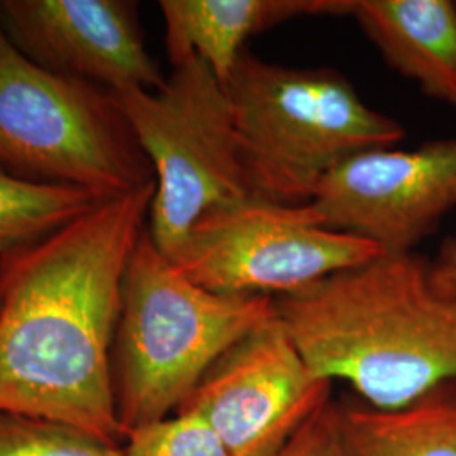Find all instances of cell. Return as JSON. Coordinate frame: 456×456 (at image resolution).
<instances>
[{
	"instance_id": "cell-4",
	"label": "cell",
	"mask_w": 456,
	"mask_h": 456,
	"mask_svg": "<svg viewBox=\"0 0 456 456\" xmlns=\"http://www.w3.org/2000/svg\"><path fill=\"white\" fill-rule=\"evenodd\" d=\"M224 86L252 191L265 201L306 205L333 167L406 135L333 68L277 65L245 49Z\"/></svg>"
},
{
	"instance_id": "cell-7",
	"label": "cell",
	"mask_w": 456,
	"mask_h": 456,
	"mask_svg": "<svg viewBox=\"0 0 456 456\" xmlns=\"http://www.w3.org/2000/svg\"><path fill=\"white\" fill-rule=\"evenodd\" d=\"M379 254L369 240L325 227L310 203L252 198L201 216L171 262L213 293L277 297Z\"/></svg>"
},
{
	"instance_id": "cell-17",
	"label": "cell",
	"mask_w": 456,
	"mask_h": 456,
	"mask_svg": "<svg viewBox=\"0 0 456 456\" xmlns=\"http://www.w3.org/2000/svg\"><path fill=\"white\" fill-rule=\"evenodd\" d=\"M276 456H352L340 429L338 403L330 399Z\"/></svg>"
},
{
	"instance_id": "cell-14",
	"label": "cell",
	"mask_w": 456,
	"mask_h": 456,
	"mask_svg": "<svg viewBox=\"0 0 456 456\" xmlns=\"http://www.w3.org/2000/svg\"><path fill=\"white\" fill-rule=\"evenodd\" d=\"M100 203L85 190L26 180L0 167V259L48 239Z\"/></svg>"
},
{
	"instance_id": "cell-8",
	"label": "cell",
	"mask_w": 456,
	"mask_h": 456,
	"mask_svg": "<svg viewBox=\"0 0 456 456\" xmlns=\"http://www.w3.org/2000/svg\"><path fill=\"white\" fill-rule=\"evenodd\" d=\"M331 386L311 372L276 314L216 360L175 414L208 424L228 456H276L331 399Z\"/></svg>"
},
{
	"instance_id": "cell-2",
	"label": "cell",
	"mask_w": 456,
	"mask_h": 456,
	"mask_svg": "<svg viewBox=\"0 0 456 456\" xmlns=\"http://www.w3.org/2000/svg\"><path fill=\"white\" fill-rule=\"evenodd\" d=\"M274 305L311 372L374 408L456 380V269L441 254L382 252Z\"/></svg>"
},
{
	"instance_id": "cell-3",
	"label": "cell",
	"mask_w": 456,
	"mask_h": 456,
	"mask_svg": "<svg viewBox=\"0 0 456 456\" xmlns=\"http://www.w3.org/2000/svg\"><path fill=\"white\" fill-rule=\"evenodd\" d=\"M274 318L273 296L213 293L190 281L144 228L124 273L110 359L124 436L167 419L216 360Z\"/></svg>"
},
{
	"instance_id": "cell-1",
	"label": "cell",
	"mask_w": 456,
	"mask_h": 456,
	"mask_svg": "<svg viewBox=\"0 0 456 456\" xmlns=\"http://www.w3.org/2000/svg\"><path fill=\"white\" fill-rule=\"evenodd\" d=\"M156 183L107 200L48 239L0 259V412L68 424L109 444L112 345L122 281Z\"/></svg>"
},
{
	"instance_id": "cell-10",
	"label": "cell",
	"mask_w": 456,
	"mask_h": 456,
	"mask_svg": "<svg viewBox=\"0 0 456 456\" xmlns=\"http://www.w3.org/2000/svg\"><path fill=\"white\" fill-rule=\"evenodd\" d=\"M0 22L24 56L53 73L107 92L158 90L166 80L135 2L0 0Z\"/></svg>"
},
{
	"instance_id": "cell-5",
	"label": "cell",
	"mask_w": 456,
	"mask_h": 456,
	"mask_svg": "<svg viewBox=\"0 0 456 456\" xmlns=\"http://www.w3.org/2000/svg\"><path fill=\"white\" fill-rule=\"evenodd\" d=\"M0 167L107 201L156 183L110 92L53 73L12 45L0 22Z\"/></svg>"
},
{
	"instance_id": "cell-15",
	"label": "cell",
	"mask_w": 456,
	"mask_h": 456,
	"mask_svg": "<svg viewBox=\"0 0 456 456\" xmlns=\"http://www.w3.org/2000/svg\"><path fill=\"white\" fill-rule=\"evenodd\" d=\"M0 456H126L114 446L68 424L17 412H0Z\"/></svg>"
},
{
	"instance_id": "cell-12",
	"label": "cell",
	"mask_w": 456,
	"mask_h": 456,
	"mask_svg": "<svg viewBox=\"0 0 456 456\" xmlns=\"http://www.w3.org/2000/svg\"><path fill=\"white\" fill-rule=\"evenodd\" d=\"M350 16L392 69L456 109L455 2L354 0Z\"/></svg>"
},
{
	"instance_id": "cell-11",
	"label": "cell",
	"mask_w": 456,
	"mask_h": 456,
	"mask_svg": "<svg viewBox=\"0 0 456 456\" xmlns=\"http://www.w3.org/2000/svg\"><path fill=\"white\" fill-rule=\"evenodd\" d=\"M352 9L354 0L159 2L171 68L190 56H198L224 85L250 37L299 17L350 16Z\"/></svg>"
},
{
	"instance_id": "cell-6",
	"label": "cell",
	"mask_w": 456,
	"mask_h": 456,
	"mask_svg": "<svg viewBox=\"0 0 456 456\" xmlns=\"http://www.w3.org/2000/svg\"><path fill=\"white\" fill-rule=\"evenodd\" d=\"M110 95L154 171L147 232L169 261L201 216L256 198L227 90L198 56L173 66L158 90Z\"/></svg>"
},
{
	"instance_id": "cell-16",
	"label": "cell",
	"mask_w": 456,
	"mask_h": 456,
	"mask_svg": "<svg viewBox=\"0 0 456 456\" xmlns=\"http://www.w3.org/2000/svg\"><path fill=\"white\" fill-rule=\"evenodd\" d=\"M126 456H228L212 428L191 414H175L159 423L132 431Z\"/></svg>"
},
{
	"instance_id": "cell-13",
	"label": "cell",
	"mask_w": 456,
	"mask_h": 456,
	"mask_svg": "<svg viewBox=\"0 0 456 456\" xmlns=\"http://www.w3.org/2000/svg\"><path fill=\"white\" fill-rule=\"evenodd\" d=\"M352 456H456V380L394 409L337 401Z\"/></svg>"
},
{
	"instance_id": "cell-9",
	"label": "cell",
	"mask_w": 456,
	"mask_h": 456,
	"mask_svg": "<svg viewBox=\"0 0 456 456\" xmlns=\"http://www.w3.org/2000/svg\"><path fill=\"white\" fill-rule=\"evenodd\" d=\"M310 207L325 227L412 252L456 207V137L359 152L326 175Z\"/></svg>"
},
{
	"instance_id": "cell-18",
	"label": "cell",
	"mask_w": 456,
	"mask_h": 456,
	"mask_svg": "<svg viewBox=\"0 0 456 456\" xmlns=\"http://www.w3.org/2000/svg\"><path fill=\"white\" fill-rule=\"evenodd\" d=\"M440 254L444 259H448L450 264L456 269V239L446 240L443 247H441Z\"/></svg>"
}]
</instances>
